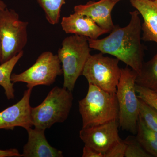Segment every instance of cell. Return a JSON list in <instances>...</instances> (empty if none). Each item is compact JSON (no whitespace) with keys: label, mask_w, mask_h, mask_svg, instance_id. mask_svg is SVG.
Masks as SVG:
<instances>
[{"label":"cell","mask_w":157,"mask_h":157,"mask_svg":"<svg viewBox=\"0 0 157 157\" xmlns=\"http://www.w3.org/2000/svg\"><path fill=\"white\" fill-rule=\"evenodd\" d=\"M120 60L104 56L102 53L91 55L86 63L82 75L89 84L108 92L116 93L121 76Z\"/></svg>","instance_id":"cell-7"},{"label":"cell","mask_w":157,"mask_h":157,"mask_svg":"<svg viewBox=\"0 0 157 157\" xmlns=\"http://www.w3.org/2000/svg\"><path fill=\"white\" fill-rule=\"evenodd\" d=\"M136 84L157 92V52L150 60L143 63Z\"/></svg>","instance_id":"cell-16"},{"label":"cell","mask_w":157,"mask_h":157,"mask_svg":"<svg viewBox=\"0 0 157 157\" xmlns=\"http://www.w3.org/2000/svg\"><path fill=\"white\" fill-rule=\"evenodd\" d=\"M82 128L117 120L118 105L116 93L89 84L87 94L78 102Z\"/></svg>","instance_id":"cell-2"},{"label":"cell","mask_w":157,"mask_h":157,"mask_svg":"<svg viewBox=\"0 0 157 157\" xmlns=\"http://www.w3.org/2000/svg\"><path fill=\"white\" fill-rule=\"evenodd\" d=\"M82 157H104V154L85 145L82 152Z\"/></svg>","instance_id":"cell-23"},{"label":"cell","mask_w":157,"mask_h":157,"mask_svg":"<svg viewBox=\"0 0 157 157\" xmlns=\"http://www.w3.org/2000/svg\"><path fill=\"white\" fill-rule=\"evenodd\" d=\"M137 73L132 69H121V76L116 94L118 116V122L122 130L136 134L139 117V98L137 95Z\"/></svg>","instance_id":"cell-5"},{"label":"cell","mask_w":157,"mask_h":157,"mask_svg":"<svg viewBox=\"0 0 157 157\" xmlns=\"http://www.w3.org/2000/svg\"><path fill=\"white\" fill-rule=\"evenodd\" d=\"M118 120H114L98 125L82 128L79 137L85 145L98 152L105 153L118 140Z\"/></svg>","instance_id":"cell-9"},{"label":"cell","mask_w":157,"mask_h":157,"mask_svg":"<svg viewBox=\"0 0 157 157\" xmlns=\"http://www.w3.org/2000/svg\"><path fill=\"white\" fill-rule=\"evenodd\" d=\"M37 2L45 12L48 22L52 25L58 23L61 9L66 0H37Z\"/></svg>","instance_id":"cell-18"},{"label":"cell","mask_w":157,"mask_h":157,"mask_svg":"<svg viewBox=\"0 0 157 157\" xmlns=\"http://www.w3.org/2000/svg\"><path fill=\"white\" fill-rule=\"evenodd\" d=\"M3 58V50L2 48V43L0 40V64L2 63V60Z\"/></svg>","instance_id":"cell-26"},{"label":"cell","mask_w":157,"mask_h":157,"mask_svg":"<svg viewBox=\"0 0 157 157\" xmlns=\"http://www.w3.org/2000/svg\"><path fill=\"white\" fill-rule=\"evenodd\" d=\"M125 142L127 144L125 153V157H151V155L148 153L143 148L136 138L134 137H127Z\"/></svg>","instance_id":"cell-20"},{"label":"cell","mask_w":157,"mask_h":157,"mask_svg":"<svg viewBox=\"0 0 157 157\" xmlns=\"http://www.w3.org/2000/svg\"><path fill=\"white\" fill-rule=\"evenodd\" d=\"M26 130L28 134V140L24 146L21 157H63L61 151L52 147L48 143L45 137V130L30 128Z\"/></svg>","instance_id":"cell-13"},{"label":"cell","mask_w":157,"mask_h":157,"mask_svg":"<svg viewBox=\"0 0 157 157\" xmlns=\"http://www.w3.org/2000/svg\"><path fill=\"white\" fill-rule=\"evenodd\" d=\"M139 108L140 118L149 128L157 133V111L139 98Z\"/></svg>","instance_id":"cell-19"},{"label":"cell","mask_w":157,"mask_h":157,"mask_svg":"<svg viewBox=\"0 0 157 157\" xmlns=\"http://www.w3.org/2000/svg\"><path fill=\"white\" fill-rule=\"evenodd\" d=\"M32 90L28 88L18 102L0 112V129L13 130L20 127L27 130L32 128L30 99Z\"/></svg>","instance_id":"cell-10"},{"label":"cell","mask_w":157,"mask_h":157,"mask_svg":"<svg viewBox=\"0 0 157 157\" xmlns=\"http://www.w3.org/2000/svg\"><path fill=\"white\" fill-rule=\"evenodd\" d=\"M61 25L66 33L78 35L91 39H98L101 35L108 33L91 18L76 12L63 17Z\"/></svg>","instance_id":"cell-12"},{"label":"cell","mask_w":157,"mask_h":157,"mask_svg":"<svg viewBox=\"0 0 157 157\" xmlns=\"http://www.w3.org/2000/svg\"><path fill=\"white\" fill-rule=\"evenodd\" d=\"M135 88L138 98L157 111V92L136 84Z\"/></svg>","instance_id":"cell-21"},{"label":"cell","mask_w":157,"mask_h":157,"mask_svg":"<svg viewBox=\"0 0 157 157\" xmlns=\"http://www.w3.org/2000/svg\"><path fill=\"white\" fill-rule=\"evenodd\" d=\"M20 154L16 148H11L7 150L0 149V157H20Z\"/></svg>","instance_id":"cell-24"},{"label":"cell","mask_w":157,"mask_h":157,"mask_svg":"<svg viewBox=\"0 0 157 157\" xmlns=\"http://www.w3.org/2000/svg\"><path fill=\"white\" fill-rule=\"evenodd\" d=\"M29 23L20 19L14 9L0 11V40L3 50L2 63L17 55L28 42Z\"/></svg>","instance_id":"cell-6"},{"label":"cell","mask_w":157,"mask_h":157,"mask_svg":"<svg viewBox=\"0 0 157 157\" xmlns=\"http://www.w3.org/2000/svg\"><path fill=\"white\" fill-rule=\"evenodd\" d=\"M7 8V5L3 0H0V11H2Z\"/></svg>","instance_id":"cell-25"},{"label":"cell","mask_w":157,"mask_h":157,"mask_svg":"<svg viewBox=\"0 0 157 157\" xmlns=\"http://www.w3.org/2000/svg\"><path fill=\"white\" fill-rule=\"evenodd\" d=\"M88 39L73 35L66 37L58 51L64 76L63 87L73 91L77 79L82 75L86 63L91 55Z\"/></svg>","instance_id":"cell-3"},{"label":"cell","mask_w":157,"mask_h":157,"mask_svg":"<svg viewBox=\"0 0 157 157\" xmlns=\"http://www.w3.org/2000/svg\"><path fill=\"white\" fill-rule=\"evenodd\" d=\"M63 74L61 63L57 55L50 51L42 52L30 67L19 74H11L13 83L25 82L28 88L39 85L50 86L58 76Z\"/></svg>","instance_id":"cell-8"},{"label":"cell","mask_w":157,"mask_h":157,"mask_svg":"<svg viewBox=\"0 0 157 157\" xmlns=\"http://www.w3.org/2000/svg\"><path fill=\"white\" fill-rule=\"evenodd\" d=\"M142 16L141 39L157 43V0H130Z\"/></svg>","instance_id":"cell-14"},{"label":"cell","mask_w":157,"mask_h":157,"mask_svg":"<svg viewBox=\"0 0 157 157\" xmlns=\"http://www.w3.org/2000/svg\"><path fill=\"white\" fill-rule=\"evenodd\" d=\"M73 101L72 91L64 87H54L41 104L31 107L33 126L45 130L56 123L63 122L69 116Z\"/></svg>","instance_id":"cell-4"},{"label":"cell","mask_w":157,"mask_h":157,"mask_svg":"<svg viewBox=\"0 0 157 157\" xmlns=\"http://www.w3.org/2000/svg\"><path fill=\"white\" fill-rule=\"evenodd\" d=\"M23 54L22 51L9 60L0 64V86L5 90V94L8 100L14 99V83L11 81V74L14 67Z\"/></svg>","instance_id":"cell-15"},{"label":"cell","mask_w":157,"mask_h":157,"mask_svg":"<svg viewBox=\"0 0 157 157\" xmlns=\"http://www.w3.org/2000/svg\"><path fill=\"white\" fill-rule=\"evenodd\" d=\"M113 1H114V2H116L117 3L118 2H119V1H121V0H113Z\"/></svg>","instance_id":"cell-27"},{"label":"cell","mask_w":157,"mask_h":157,"mask_svg":"<svg viewBox=\"0 0 157 157\" xmlns=\"http://www.w3.org/2000/svg\"><path fill=\"white\" fill-rule=\"evenodd\" d=\"M117 3L113 0L89 1L84 5L75 6L74 11L90 17L101 28L110 33L115 26L111 12Z\"/></svg>","instance_id":"cell-11"},{"label":"cell","mask_w":157,"mask_h":157,"mask_svg":"<svg viewBox=\"0 0 157 157\" xmlns=\"http://www.w3.org/2000/svg\"><path fill=\"white\" fill-rule=\"evenodd\" d=\"M127 144L124 140H118L114 143L107 152L104 154V157H124Z\"/></svg>","instance_id":"cell-22"},{"label":"cell","mask_w":157,"mask_h":157,"mask_svg":"<svg viewBox=\"0 0 157 157\" xmlns=\"http://www.w3.org/2000/svg\"><path fill=\"white\" fill-rule=\"evenodd\" d=\"M136 139L152 157H157V133L145 124L140 117L137 123Z\"/></svg>","instance_id":"cell-17"},{"label":"cell","mask_w":157,"mask_h":157,"mask_svg":"<svg viewBox=\"0 0 157 157\" xmlns=\"http://www.w3.org/2000/svg\"><path fill=\"white\" fill-rule=\"evenodd\" d=\"M130 14L131 20L126 26L115 25L109 36L103 39H88L90 48L115 57L138 74L144 63L141 24L137 10Z\"/></svg>","instance_id":"cell-1"}]
</instances>
